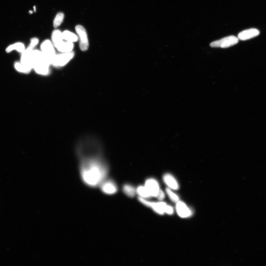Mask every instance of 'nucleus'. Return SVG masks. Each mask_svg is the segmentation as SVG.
I'll return each mask as SVG.
<instances>
[{"label": "nucleus", "instance_id": "obj_1", "mask_svg": "<svg viewBox=\"0 0 266 266\" xmlns=\"http://www.w3.org/2000/svg\"><path fill=\"white\" fill-rule=\"evenodd\" d=\"M80 159V174L83 182L88 186L100 185L107 176L106 163L98 155L84 148L78 152Z\"/></svg>", "mask_w": 266, "mask_h": 266}, {"label": "nucleus", "instance_id": "obj_2", "mask_svg": "<svg viewBox=\"0 0 266 266\" xmlns=\"http://www.w3.org/2000/svg\"><path fill=\"white\" fill-rule=\"evenodd\" d=\"M33 68L36 73L42 75L49 73L51 63L44 56L41 51L33 50L32 53Z\"/></svg>", "mask_w": 266, "mask_h": 266}, {"label": "nucleus", "instance_id": "obj_3", "mask_svg": "<svg viewBox=\"0 0 266 266\" xmlns=\"http://www.w3.org/2000/svg\"><path fill=\"white\" fill-rule=\"evenodd\" d=\"M33 48L29 46L22 53L21 58V64L25 69V73H28L33 68L32 53Z\"/></svg>", "mask_w": 266, "mask_h": 266}, {"label": "nucleus", "instance_id": "obj_4", "mask_svg": "<svg viewBox=\"0 0 266 266\" xmlns=\"http://www.w3.org/2000/svg\"><path fill=\"white\" fill-rule=\"evenodd\" d=\"M239 40L238 37L235 36H229L212 42L210 46L212 47L228 48L237 44Z\"/></svg>", "mask_w": 266, "mask_h": 266}, {"label": "nucleus", "instance_id": "obj_5", "mask_svg": "<svg viewBox=\"0 0 266 266\" xmlns=\"http://www.w3.org/2000/svg\"><path fill=\"white\" fill-rule=\"evenodd\" d=\"M139 201L149 208H150L154 211L160 215H163L166 213V211L168 205L164 202H151L147 201L146 199H144L140 197L139 198Z\"/></svg>", "mask_w": 266, "mask_h": 266}, {"label": "nucleus", "instance_id": "obj_6", "mask_svg": "<svg viewBox=\"0 0 266 266\" xmlns=\"http://www.w3.org/2000/svg\"><path fill=\"white\" fill-rule=\"evenodd\" d=\"M41 48V51L44 56L52 64V61L56 55L53 44L49 40H46L42 42Z\"/></svg>", "mask_w": 266, "mask_h": 266}, {"label": "nucleus", "instance_id": "obj_7", "mask_svg": "<svg viewBox=\"0 0 266 266\" xmlns=\"http://www.w3.org/2000/svg\"><path fill=\"white\" fill-rule=\"evenodd\" d=\"M76 31L80 39V47L83 51L87 50L89 47V42L87 34L84 27L80 25L75 26Z\"/></svg>", "mask_w": 266, "mask_h": 266}, {"label": "nucleus", "instance_id": "obj_8", "mask_svg": "<svg viewBox=\"0 0 266 266\" xmlns=\"http://www.w3.org/2000/svg\"><path fill=\"white\" fill-rule=\"evenodd\" d=\"M75 56V53L72 52L56 55L53 60L52 64L55 67H63L67 64Z\"/></svg>", "mask_w": 266, "mask_h": 266}, {"label": "nucleus", "instance_id": "obj_9", "mask_svg": "<svg viewBox=\"0 0 266 266\" xmlns=\"http://www.w3.org/2000/svg\"><path fill=\"white\" fill-rule=\"evenodd\" d=\"M144 186L151 197H157L161 189L157 180L152 178L147 179L145 181Z\"/></svg>", "mask_w": 266, "mask_h": 266}, {"label": "nucleus", "instance_id": "obj_10", "mask_svg": "<svg viewBox=\"0 0 266 266\" xmlns=\"http://www.w3.org/2000/svg\"><path fill=\"white\" fill-rule=\"evenodd\" d=\"M100 186L101 191L107 195H113L118 191L117 186L113 180H104Z\"/></svg>", "mask_w": 266, "mask_h": 266}, {"label": "nucleus", "instance_id": "obj_11", "mask_svg": "<svg viewBox=\"0 0 266 266\" xmlns=\"http://www.w3.org/2000/svg\"><path fill=\"white\" fill-rule=\"evenodd\" d=\"M260 34L258 30L252 28L246 30L238 34V38L241 41H247L257 36Z\"/></svg>", "mask_w": 266, "mask_h": 266}, {"label": "nucleus", "instance_id": "obj_12", "mask_svg": "<svg viewBox=\"0 0 266 266\" xmlns=\"http://www.w3.org/2000/svg\"><path fill=\"white\" fill-rule=\"evenodd\" d=\"M176 210L177 214L181 218H187L191 216L192 213L186 205L183 202H176Z\"/></svg>", "mask_w": 266, "mask_h": 266}, {"label": "nucleus", "instance_id": "obj_13", "mask_svg": "<svg viewBox=\"0 0 266 266\" xmlns=\"http://www.w3.org/2000/svg\"><path fill=\"white\" fill-rule=\"evenodd\" d=\"M163 179L164 183L169 188L174 190H177L179 189V183L172 175L170 174H164L163 177Z\"/></svg>", "mask_w": 266, "mask_h": 266}, {"label": "nucleus", "instance_id": "obj_14", "mask_svg": "<svg viewBox=\"0 0 266 266\" xmlns=\"http://www.w3.org/2000/svg\"><path fill=\"white\" fill-rule=\"evenodd\" d=\"M52 39L54 47H58L63 41L62 33L58 30H55L52 33Z\"/></svg>", "mask_w": 266, "mask_h": 266}, {"label": "nucleus", "instance_id": "obj_15", "mask_svg": "<svg viewBox=\"0 0 266 266\" xmlns=\"http://www.w3.org/2000/svg\"><path fill=\"white\" fill-rule=\"evenodd\" d=\"M74 44L72 42L63 41L56 48L58 51L62 53H66L72 52Z\"/></svg>", "mask_w": 266, "mask_h": 266}, {"label": "nucleus", "instance_id": "obj_16", "mask_svg": "<svg viewBox=\"0 0 266 266\" xmlns=\"http://www.w3.org/2000/svg\"><path fill=\"white\" fill-rule=\"evenodd\" d=\"M62 35L63 40L72 43L77 42L79 39V37L76 35L69 31H64L62 33Z\"/></svg>", "mask_w": 266, "mask_h": 266}, {"label": "nucleus", "instance_id": "obj_17", "mask_svg": "<svg viewBox=\"0 0 266 266\" xmlns=\"http://www.w3.org/2000/svg\"><path fill=\"white\" fill-rule=\"evenodd\" d=\"M136 193L139 196V197L147 199L151 197L148 191H147L145 186H139L136 189Z\"/></svg>", "mask_w": 266, "mask_h": 266}, {"label": "nucleus", "instance_id": "obj_18", "mask_svg": "<svg viewBox=\"0 0 266 266\" xmlns=\"http://www.w3.org/2000/svg\"><path fill=\"white\" fill-rule=\"evenodd\" d=\"M123 190L125 194L130 197H134L136 193V189L132 186L129 184L124 185Z\"/></svg>", "mask_w": 266, "mask_h": 266}, {"label": "nucleus", "instance_id": "obj_19", "mask_svg": "<svg viewBox=\"0 0 266 266\" xmlns=\"http://www.w3.org/2000/svg\"><path fill=\"white\" fill-rule=\"evenodd\" d=\"M64 14L62 12L58 13L56 15L53 22V26L55 28H56V27L60 26L61 24H62L63 20H64Z\"/></svg>", "mask_w": 266, "mask_h": 266}, {"label": "nucleus", "instance_id": "obj_20", "mask_svg": "<svg viewBox=\"0 0 266 266\" xmlns=\"http://www.w3.org/2000/svg\"><path fill=\"white\" fill-rule=\"evenodd\" d=\"M166 193L170 199L173 202H177L179 201L178 196L172 191V189L168 188L166 189Z\"/></svg>", "mask_w": 266, "mask_h": 266}, {"label": "nucleus", "instance_id": "obj_21", "mask_svg": "<svg viewBox=\"0 0 266 266\" xmlns=\"http://www.w3.org/2000/svg\"><path fill=\"white\" fill-rule=\"evenodd\" d=\"M13 49L16 50L19 52L22 53L25 50V47L24 44L21 43H17L12 44Z\"/></svg>", "mask_w": 266, "mask_h": 266}, {"label": "nucleus", "instance_id": "obj_22", "mask_svg": "<svg viewBox=\"0 0 266 266\" xmlns=\"http://www.w3.org/2000/svg\"><path fill=\"white\" fill-rule=\"evenodd\" d=\"M15 68L19 72L25 73L24 67L20 63H16L14 65Z\"/></svg>", "mask_w": 266, "mask_h": 266}, {"label": "nucleus", "instance_id": "obj_23", "mask_svg": "<svg viewBox=\"0 0 266 266\" xmlns=\"http://www.w3.org/2000/svg\"><path fill=\"white\" fill-rule=\"evenodd\" d=\"M39 39L36 38H34L31 40V42L29 46L34 48L39 43Z\"/></svg>", "mask_w": 266, "mask_h": 266}, {"label": "nucleus", "instance_id": "obj_24", "mask_svg": "<svg viewBox=\"0 0 266 266\" xmlns=\"http://www.w3.org/2000/svg\"><path fill=\"white\" fill-rule=\"evenodd\" d=\"M164 198H165V194H164V192L161 190H160L159 194H158L157 198L160 200V201H161L164 199Z\"/></svg>", "mask_w": 266, "mask_h": 266}, {"label": "nucleus", "instance_id": "obj_25", "mask_svg": "<svg viewBox=\"0 0 266 266\" xmlns=\"http://www.w3.org/2000/svg\"><path fill=\"white\" fill-rule=\"evenodd\" d=\"M174 213V208H173L172 206L168 205L166 208V213L169 215H172Z\"/></svg>", "mask_w": 266, "mask_h": 266}]
</instances>
